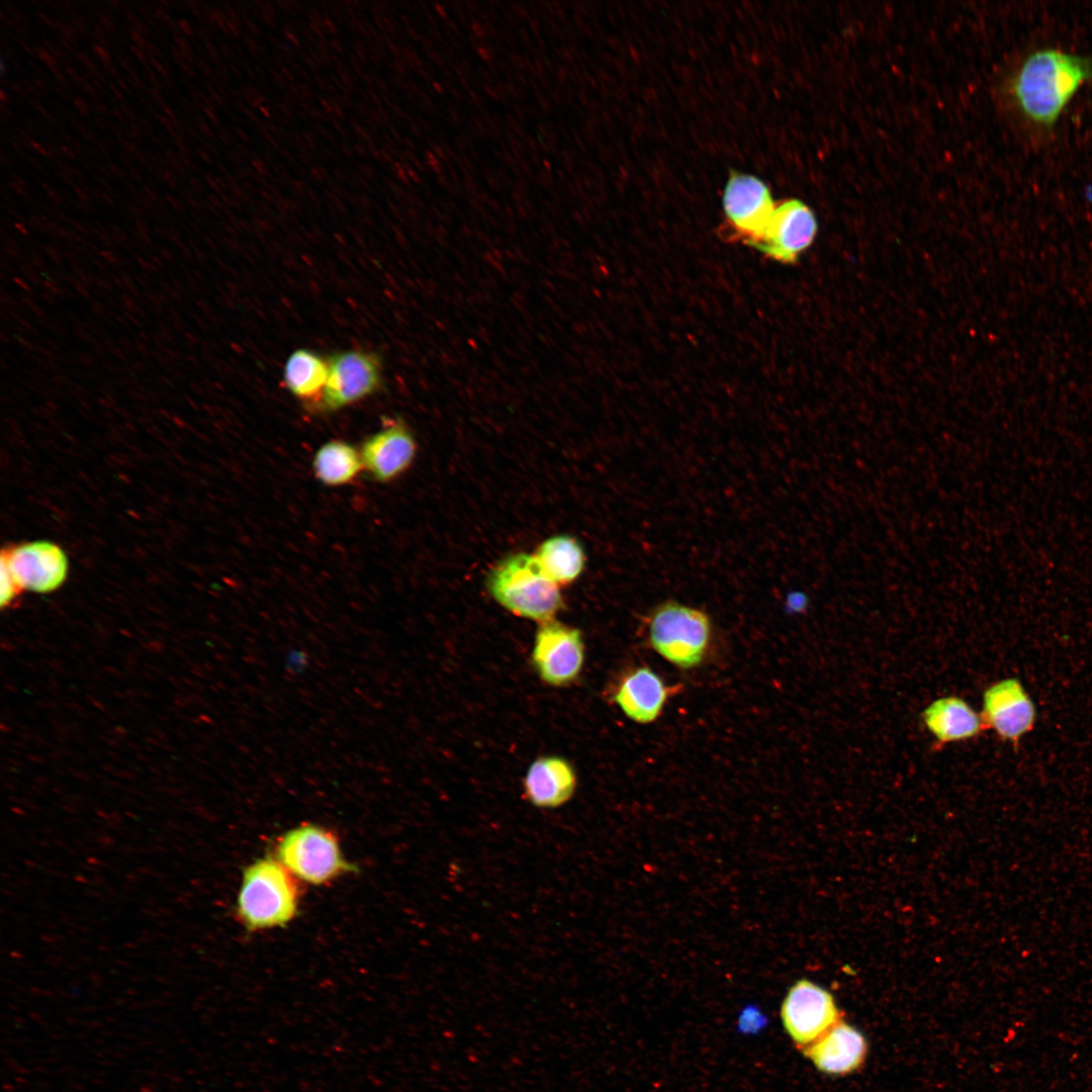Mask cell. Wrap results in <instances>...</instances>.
<instances>
[{
	"instance_id": "cell-1",
	"label": "cell",
	"mask_w": 1092,
	"mask_h": 1092,
	"mask_svg": "<svg viewBox=\"0 0 1092 1092\" xmlns=\"http://www.w3.org/2000/svg\"><path fill=\"white\" fill-rule=\"evenodd\" d=\"M1092 79V58L1055 49L1030 54L1012 80V96L1031 122L1051 128L1079 88Z\"/></svg>"
},
{
	"instance_id": "cell-2",
	"label": "cell",
	"mask_w": 1092,
	"mask_h": 1092,
	"mask_svg": "<svg viewBox=\"0 0 1092 1092\" xmlns=\"http://www.w3.org/2000/svg\"><path fill=\"white\" fill-rule=\"evenodd\" d=\"M298 906L296 878L277 858H258L244 870L236 915L248 930L283 926Z\"/></svg>"
},
{
	"instance_id": "cell-3",
	"label": "cell",
	"mask_w": 1092,
	"mask_h": 1092,
	"mask_svg": "<svg viewBox=\"0 0 1092 1092\" xmlns=\"http://www.w3.org/2000/svg\"><path fill=\"white\" fill-rule=\"evenodd\" d=\"M491 597L516 616L540 623L554 619L563 608L559 585L539 567L534 555L520 552L499 560L489 571Z\"/></svg>"
},
{
	"instance_id": "cell-4",
	"label": "cell",
	"mask_w": 1092,
	"mask_h": 1092,
	"mask_svg": "<svg viewBox=\"0 0 1092 1092\" xmlns=\"http://www.w3.org/2000/svg\"><path fill=\"white\" fill-rule=\"evenodd\" d=\"M648 641L669 663L684 669L701 664L711 646L712 626L702 610L669 600L647 618Z\"/></svg>"
},
{
	"instance_id": "cell-5",
	"label": "cell",
	"mask_w": 1092,
	"mask_h": 1092,
	"mask_svg": "<svg viewBox=\"0 0 1092 1092\" xmlns=\"http://www.w3.org/2000/svg\"><path fill=\"white\" fill-rule=\"evenodd\" d=\"M276 856L296 879L311 885H324L355 870L334 832L312 823L284 833L276 844Z\"/></svg>"
},
{
	"instance_id": "cell-6",
	"label": "cell",
	"mask_w": 1092,
	"mask_h": 1092,
	"mask_svg": "<svg viewBox=\"0 0 1092 1092\" xmlns=\"http://www.w3.org/2000/svg\"><path fill=\"white\" fill-rule=\"evenodd\" d=\"M329 376L316 402L326 413L337 412L377 392L382 385V365L377 355L347 350L328 358Z\"/></svg>"
},
{
	"instance_id": "cell-7",
	"label": "cell",
	"mask_w": 1092,
	"mask_h": 1092,
	"mask_svg": "<svg viewBox=\"0 0 1092 1092\" xmlns=\"http://www.w3.org/2000/svg\"><path fill=\"white\" fill-rule=\"evenodd\" d=\"M531 657L544 682L568 686L577 678L584 662L581 632L554 619L543 622L535 634Z\"/></svg>"
},
{
	"instance_id": "cell-8",
	"label": "cell",
	"mask_w": 1092,
	"mask_h": 1092,
	"mask_svg": "<svg viewBox=\"0 0 1092 1092\" xmlns=\"http://www.w3.org/2000/svg\"><path fill=\"white\" fill-rule=\"evenodd\" d=\"M781 1017L794 1042L808 1048L839 1021V1012L826 989L801 979L789 989Z\"/></svg>"
},
{
	"instance_id": "cell-9",
	"label": "cell",
	"mask_w": 1092,
	"mask_h": 1092,
	"mask_svg": "<svg viewBox=\"0 0 1092 1092\" xmlns=\"http://www.w3.org/2000/svg\"><path fill=\"white\" fill-rule=\"evenodd\" d=\"M3 560L22 590L49 594L60 588L69 573V559L64 549L48 540L9 545L1 552Z\"/></svg>"
},
{
	"instance_id": "cell-10",
	"label": "cell",
	"mask_w": 1092,
	"mask_h": 1092,
	"mask_svg": "<svg viewBox=\"0 0 1092 1092\" xmlns=\"http://www.w3.org/2000/svg\"><path fill=\"white\" fill-rule=\"evenodd\" d=\"M767 185L760 179L731 171L723 193L726 217L736 232L755 246L762 238L775 211Z\"/></svg>"
},
{
	"instance_id": "cell-11",
	"label": "cell",
	"mask_w": 1092,
	"mask_h": 1092,
	"mask_svg": "<svg viewBox=\"0 0 1092 1092\" xmlns=\"http://www.w3.org/2000/svg\"><path fill=\"white\" fill-rule=\"evenodd\" d=\"M814 212L804 202L789 199L776 205L760 241L754 246L768 258L794 263L817 234Z\"/></svg>"
},
{
	"instance_id": "cell-12",
	"label": "cell",
	"mask_w": 1092,
	"mask_h": 1092,
	"mask_svg": "<svg viewBox=\"0 0 1092 1092\" xmlns=\"http://www.w3.org/2000/svg\"><path fill=\"white\" fill-rule=\"evenodd\" d=\"M981 716L999 738L1017 743L1033 728L1036 710L1020 680L1009 677L985 690Z\"/></svg>"
},
{
	"instance_id": "cell-13",
	"label": "cell",
	"mask_w": 1092,
	"mask_h": 1092,
	"mask_svg": "<svg viewBox=\"0 0 1092 1092\" xmlns=\"http://www.w3.org/2000/svg\"><path fill=\"white\" fill-rule=\"evenodd\" d=\"M360 453L364 470L377 482L396 479L414 462L417 442L402 420H392L367 437Z\"/></svg>"
},
{
	"instance_id": "cell-14",
	"label": "cell",
	"mask_w": 1092,
	"mask_h": 1092,
	"mask_svg": "<svg viewBox=\"0 0 1092 1092\" xmlns=\"http://www.w3.org/2000/svg\"><path fill=\"white\" fill-rule=\"evenodd\" d=\"M669 695V687L656 672L648 666H637L622 676L613 700L629 719L649 724L660 716Z\"/></svg>"
},
{
	"instance_id": "cell-15",
	"label": "cell",
	"mask_w": 1092,
	"mask_h": 1092,
	"mask_svg": "<svg viewBox=\"0 0 1092 1092\" xmlns=\"http://www.w3.org/2000/svg\"><path fill=\"white\" fill-rule=\"evenodd\" d=\"M576 788V775L568 760L557 755L535 759L523 782L527 802L536 808L554 809L568 802Z\"/></svg>"
},
{
	"instance_id": "cell-16",
	"label": "cell",
	"mask_w": 1092,
	"mask_h": 1092,
	"mask_svg": "<svg viewBox=\"0 0 1092 1092\" xmlns=\"http://www.w3.org/2000/svg\"><path fill=\"white\" fill-rule=\"evenodd\" d=\"M866 1052L862 1034L841 1021L806 1048V1055L820 1071L836 1075L857 1069L863 1062Z\"/></svg>"
},
{
	"instance_id": "cell-17",
	"label": "cell",
	"mask_w": 1092,
	"mask_h": 1092,
	"mask_svg": "<svg viewBox=\"0 0 1092 1092\" xmlns=\"http://www.w3.org/2000/svg\"><path fill=\"white\" fill-rule=\"evenodd\" d=\"M922 719L939 744L976 737L986 728L982 716L954 696L932 702L922 712Z\"/></svg>"
},
{
	"instance_id": "cell-18",
	"label": "cell",
	"mask_w": 1092,
	"mask_h": 1092,
	"mask_svg": "<svg viewBox=\"0 0 1092 1092\" xmlns=\"http://www.w3.org/2000/svg\"><path fill=\"white\" fill-rule=\"evenodd\" d=\"M533 555L542 572L559 586L577 579L585 564L581 544L569 535L546 539Z\"/></svg>"
},
{
	"instance_id": "cell-19",
	"label": "cell",
	"mask_w": 1092,
	"mask_h": 1092,
	"mask_svg": "<svg viewBox=\"0 0 1092 1092\" xmlns=\"http://www.w3.org/2000/svg\"><path fill=\"white\" fill-rule=\"evenodd\" d=\"M311 465L314 477L332 487L351 483L364 470L360 449L343 440H331L321 445Z\"/></svg>"
},
{
	"instance_id": "cell-20",
	"label": "cell",
	"mask_w": 1092,
	"mask_h": 1092,
	"mask_svg": "<svg viewBox=\"0 0 1092 1092\" xmlns=\"http://www.w3.org/2000/svg\"><path fill=\"white\" fill-rule=\"evenodd\" d=\"M329 376L328 359L308 349H297L290 354L283 370V382L287 390L301 400L318 401Z\"/></svg>"
},
{
	"instance_id": "cell-21",
	"label": "cell",
	"mask_w": 1092,
	"mask_h": 1092,
	"mask_svg": "<svg viewBox=\"0 0 1092 1092\" xmlns=\"http://www.w3.org/2000/svg\"><path fill=\"white\" fill-rule=\"evenodd\" d=\"M767 1023L766 1017L754 1005H748L743 1008L739 1017L737 1028L742 1033H756L763 1028Z\"/></svg>"
},
{
	"instance_id": "cell-22",
	"label": "cell",
	"mask_w": 1092,
	"mask_h": 1092,
	"mask_svg": "<svg viewBox=\"0 0 1092 1092\" xmlns=\"http://www.w3.org/2000/svg\"><path fill=\"white\" fill-rule=\"evenodd\" d=\"M1 607H10L19 597L22 589L17 584L7 564L1 560Z\"/></svg>"
}]
</instances>
